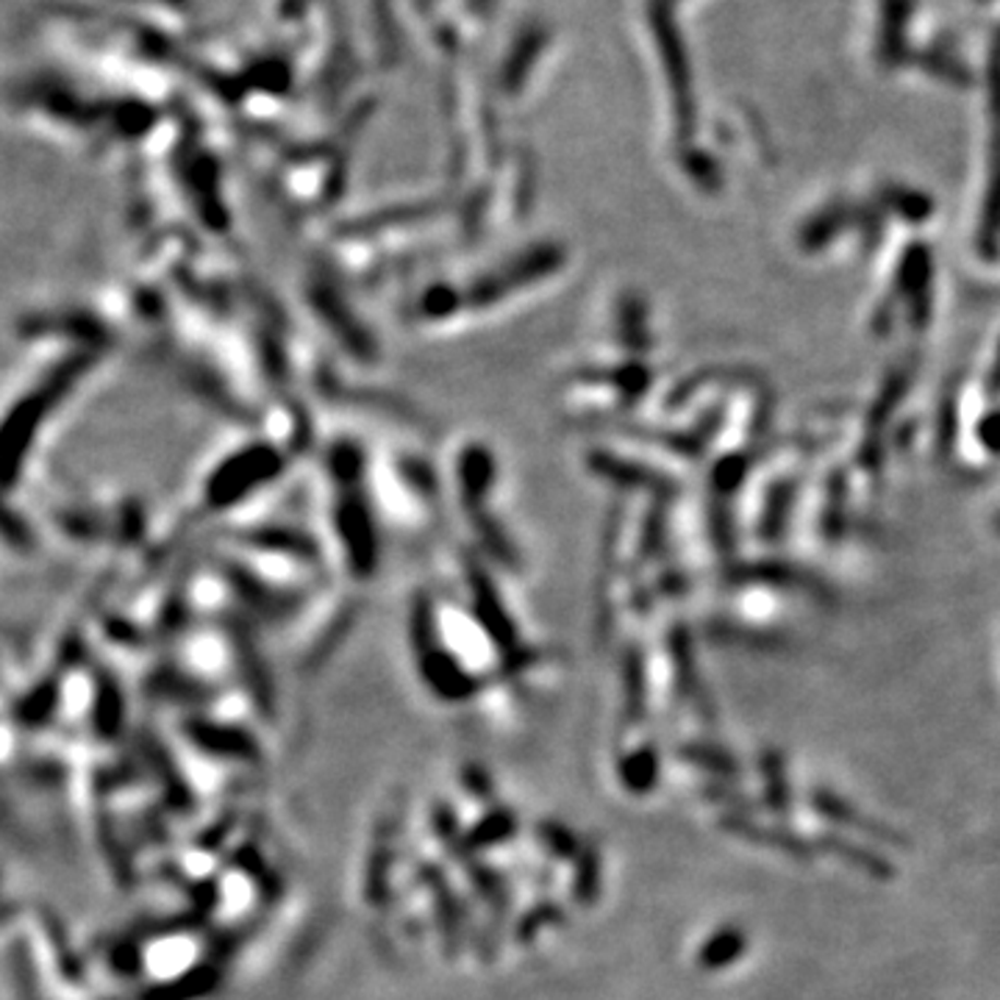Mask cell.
Listing matches in <instances>:
<instances>
[{"instance_id":"3","label":"cell","mask_w":1000,"mask_h":1000,"mask_svg":"<svg viewBox=\"0 0 1000 1000\" xmlns=\"http://www.w3.org/2000/svg\"><path fill=\"white\" fill-rule=\"evenodd\" d=\"M818 845L823 850H829L831 856H836V859L848 861L850 867H856V870L865 872V876H870V879H876V881L895 879V870H892V865L884 859V856L876 854L872 848H861V845H856V842L834 834V831H829V834H820Z\"/></svg>"},{"instance_id":"6","label":"cell","mask_w":1000,"mask_h":1000,"mask_svg":"<svg viewBox=\"0 0 1000 1000\" xmlns=\"http://www.w3.org/2000/svg\"><path fill=\"white\" fill-rule=\"evenodd\" d=\"M678 759L687 764H695L698 770H703V773L709 775H717V778L728 781V784H734V781L742 775V764H739L731 753H726L723 748H714V745H683V748H678Z\"/></svg>"},{"instance_id":"4","label":"cell","mask_w":1000,"mask_h":1000,"mask_svg":"<svg viewBox=\"0 0 1000 1000\" xmlns=\"http://www.w3.org/2000/svg\"><path fill=\"white\" fill-rule=\"evenodd\" d=\"M745 951H748V933L739 926H726L703 942L701 953H698V964H701L703 971H723L728 964L739 962Z\"/></svg>"},{"instance_id":"2","label":"cell","mask_w":1000,"mask_h":1000,"mask_svg":"<svg viewBox=\"0 0 1000 1000\" xmlns=\"http://www.w3.org/2000/svg\"><path fill=\"white\" fill-rule=\"evenodd\" d=\"M723 829L734 836H742V840L753 842V845H762V848H773L778 854H787L793 859H811L814 856V845H809L806 840H800L798 834H793L789 829H781V825H762L748 820L745 814H726L721 820Z\"/></svg>"},{"instance_id":"8","label":"cell","mask_w":1000,"mask_h":1000,"mask_svg":"<svg viewBox=\"0 0 1000 1000\" xmlns=\"http://www.w3.org/2000/svg\"><path fill=\"white\" fill-rule=\"evenodd\" d=\"M703 798L714 800V803L728 806V809H734V814H742V811L753 809V803H748L745 795L734 793V789L726 787V784H706V787H703Z\"/></svg>"},{"instance_id":"7","label":"cell","mask_w":1000,"mask_h":1000,"mask_svg":"<svg viewBox=\"0 0 1000 1000\" xmlns=\"http://www.w3.org/2000/svg\"><path fill=\"white\" fill-rule=\"evenodd\" d=\"M759 767L764 775V800L773 811L789 809V784H787V770H784V759L775 750H764L759 759Z\"/></svg>"},{"instance_id":"1","label":"cell","mask_w":1000,"mask_h":1000,"mask_svg":"<svg viewBox=\"0 0 1000 1000\" xmlns=\"http://www.w3.org/2000/svg\"><path fill=\"white\" fill-rule=\"evenodd\" d=\"M811 806L823 814L825 820L836 825H845L850 831H859V834L870 836L876 842H884V845H892V848H909V840L895 831L892 825L881 823V820H872L867 814H861L856 806H850L848 800L842 798V795L831 793V789H814L811 793Z\"/></svg>"},{"instance_id":"5","label":"cell","mask_w":1000,"mask_h":1000,"mask_svg":"<svg viewBox=\"0 0 1000 1000\" xmlns=\"http://www.w3.org/2000/svg\"><path fill=\"white\" fill-rule=\"evenodd\" d=\"M620 781L634 795H645L659 781V757L653 745H642L634 753L620 759Z\"/></svg>"}]
</instances>
